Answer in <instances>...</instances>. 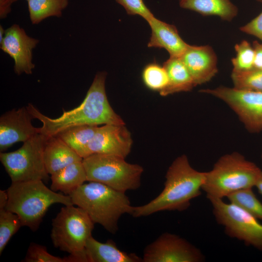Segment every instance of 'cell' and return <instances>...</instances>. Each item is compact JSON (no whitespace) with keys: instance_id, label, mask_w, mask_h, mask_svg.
<instances>
[{"instance_id":"30","label":"cell","mask_w":262,"mask_h":262,"mask_svg":"<svg viewBox=\"0 0 262 262\" xmlns=\"http://www.w3.org/2000/svg\"><path fill=\"white\" fill-rule=\"evenodd\" d=\"M130 15H139L146 21L154 16L144 0H115Z\"/></svg>"},{"instance_id":"28","label":"cell","mask_w":262,"mask_h":262,"mask_svg":"<svg viewBox=\"0 0 262 262\" xmlns=\"http://www.w3.org/2000/svg\"><path fill=\"white\" fill-rule=\"evenodd\" d=\"M231 78L236 88L262 92V69L232 71Z\"/></svg>"},{"instance_id":"5","label":"cell","mask_w":262,"mask_h":262,"mask_svg":"<svg viewBox=\"0 0 262 262\" xmlns=\"http://www.w3.org/2000/svg\"><path fill=\"white\" fill-rule=\"evenodd\" d=\"M262 170L240 153L234 152L221 156L212 170L205 172L202 190L207 197L223 199L245 189H252Z\"/></svg>"},{"instance_id":"22","label":"cell","mask_w":262,"mask_h":262,"mask_svg":"<svg viewBox=\"0 0 262 262\" xmlns=\"http://www.w3.org/2000/svg\"><path fill=\"white\" fill-rule=\"evenodd\" d=\"M98 126L83 125L67 128L57 136L82 159L89 156L88 146Z\"/></svg>"},{"instance_id":"9","label":"cell","mask_w":262,"mask_h":262,"mask_svg":"<svg viewBox=\"0 0 262 262\" xmlns=\"http://www.w3.org/2000/svg\"><path fill=\"white\" fill-rule=\"evenodd\" d=\"M207 198L212 205L216 221L224 227L228 236L262 251V224L258 219L239 206L225 202L223 199Z\"/></svg>"},{"instance_id":"12","label":"cell","mask_w":262,"mask_h":262,"mask_svg":"<svg viewBox=\"0 0 262 262\" xmlns=\"http://www.w3.org/2000/svg\"><path fill=\"white\" fill-rule=\"evenodd\" d=\"M39 40L28 35L17 24H13L5 30L0 49L14 61V71L17 75L31 74L35 67L33 63V51Z\"/></svg>"},{"instance_id":"11","label":"cell","mask_w":262,"mask_h":262,"mask_svg":"<svg viewBox=\"0 0 262 262\" xmlns=\"http://www.w3.org/2000/svg\"><path fill=\"white\" fill-rule=\"evenodd\" d=\"M143 262H201V250L184 238L164 232L144 249Z\"/></svg>"},{"instance_id":"32","label":"cell","mask_w":262,"mask_h":262,"mask_svg":"<svg viewBox=\"0 0 262 262\" xmlns=\"http://www.w3.org/2000/svg\"><path fill=\"white\" fill-rule=\"evenodd\" d=\"M252 46L254 51L253 69H262V43L257 41L253 42Z\"/></svg>"},{"instance_id":"4","label":"cell","mask_w":262,"mask_h":262,"mask_svg":"<svg viewBox=\"0 0 262 262\" xmlns=\"http://www.w3.org/2000/svg\"><path fill=\"white\" fill-rule=\"evenodd\" d=\"M6 190L8 198L5 209L16 214L22 226L33 231L38 229L52 205H73L69 196L49 188L42 180L12 182Z\"/></svg>"},{"instance_id":"26","label":"cell","mask_w":262,"mask_h":262,"mask_svg":"<svg viewBox=\"0 0 262 262\" xmlns=\"http://www.w3.org/2000/svg\"><path fill=\"white\" fill-rule=\"evenodd\" d=\"M142 77L143 82L149 89L160 92L167 86L168 79L163 66L156 63L147 64L144 68Z\"/></svg>"},{"instance_id":"19","label":"cell","mask_w":262,"mask_h":262,"mask_svg":"<svg viewBox=\"0 0 262 262\" xmlns=\"http://www.w3.org/2000/svg\"><path fill=\"white\" fill-rule=\"evenodd\" d=\"M168 82L167 86L159 92L162 96L180 92L191 91L196 86L187 67L180 57H170L163 64Z\"/></svg>"},{"instance_id":"34","label":"cell","mask_w":262,"mask_h":262,"mask_svg":"<svg viewBox=\"0 0 262 262\" xmlns=\"http://www.w3.org/2000/svg\"><path fill=\"white\" fill-rule=\"evenodd\" d=\"M7 190H0V209L5 208L8 201Z\"/></svg>"},{"instance_id":"39","label":"cell","mask_w":262,"mask_h":262,"mask_svg":"<svg viewBox=\"0 0 262 262\" xmlns=\"http://www.w3.org/2000/svg\"><path fill=\"white\" fill-rule=\"evenodd\" d=\"M27 0V1H29V0Z\"/></svg>"},{"instance_id":"18","label":"cell","mask_w":262,"mask_h":262,"mask_svg":"<svg viewBox=\"0 0 262 262\" xmlns=\"http://www.w3.org/2000/svg\"><path fill=\"white\" fill-rule=\"evenodd\" d=\"M83 159L57 136L48 137L44 149L47 172L52 175L66 166Z\"/></svg>"},{"instance_id":"14","label":"cell","mask_w":262,"mask_h":262,"mask_svg":"<svg viewBox=\"0 0 262 262\" xmlns=\"http://www.w3.org/2000/svg\"><path fill=\"white\" fill-rule=\"evenodd\" d=\"M34 119L27 107L13 109L0 117V151L3 152L13 144L24 142L39 133L32 120Z\"/></svg>"},{"instance_id":"17","label":"cell","mask_w":262,"mask_h":262,"mask_svg":"<svg viewBox=\"0 0 262 262\" xmlns=\"http://www.w3.org/2000/svg\"><path fill=\"white\" fill-rule=\"evenodd\" d=\"M85 252L87 262H141L142 259L134 253L119 249L112 240L101 243L92 235L88 239Z\"/></svg>"},{"instance_id":"25","label":"cell","mask_w":262,"mask_h":262,"mask_svg":"<svg viewBox=\"0 0 262 262\" xmlns=\"http://www.w3.org/2000/svg\"><path fill=\"white\" fill-rule=\"evenodd\" d=\"M23 226L19 216L5 208L0 209V254L12 237Z\"/></svg>"},{"instance_id":"29","label":"cell","mask_w":262,"mask_h":262,"mask_svg":"<svg viewBox=\"0 0 262 262\" xmlns=\"http://www.w3.org/2000/svg\"><path fill=\"white\" fill-rule=\"evenodd\" d=\"M25 262H66L65 258H62L50 254L45 246L31 243L24 259Z\"/></svg>"},{"instance_id":"10","label":"cell","mask_w":262,"mask_h":262,"mask_svg":"<svg viewBox=\"0 0 262 262\" xmlns=\"http://www.w3.org/2000/svg\"><path fill=\"white\" fill-rule=\"evenodd\" d=\"M226 103L251 132L262 131V92L220 86L201 90Z\"/></svg>"},{"instance_id":"15","label":"cell","mask_w":262,"mask_h":262,"mask_svg":"<svg viewBox=\"0 0 262 262\" xmlns=\"http://www.w3.org/2000/svg\"><path fill=\"white\" fill-rule=\"evenodd\" d=\"M180 58L196 86L209 82L218 72L217 57L209 45H189Z\"/></svg>"},{"instance_id":"7","label":"cell","mask_w":262,"mask_h":262,"mask_svg":"<svg viewBox=\"0 0 262 262\" xmlns=\"http://www.w3.org/2000/svg\"><path fill=\"white\" fill-rule=\"evenodd\" d=\"M82 163L87 181L99 182L123 192L137 190L141 185L143 167L129 163L122 157L93 154L83 159Z\"/></svg>"},{"instance_id":"16","label":"cell","mask_w":262,"mask_h":262,"mask_svg":"<svg viewBox=\"0 0 262 262\" xmlns=\"http://www.w3.org/2000/svg\"><path fill=\"white\" fill-rule=\"evenodd\" d=\"M147 21L151 30L147 47L164 49L170 57H180L189 44L181 38L176 27L159 20L154 16Z\"/></svg>"},{"instance_id":"38","label":"cell","mask_w":262,"mask_h":262,"mask_svg":"<svg viewBox=\"0 0 262 262\" xmlns=\"http://www.w3.org/2000/svg\"><path fill=\"white\" fill-rule=\"evenodd\" d=\"M261 157H262V155H261Z\"/></svg>"},{"instance_id":"1","label":"cell","mask_w":262,"mask_h":262,"mask_svg":"<svg viewBox=\"0 0 262 262\" xmlns=\"http://www.w3.org/2000/svg\"><path fill=\"white\" fill-rule=\"evenodd\" d=\"M107 73L98 72L81 104L69 111L63 110L58 117L51 118L41 113L32 104L27 108L33 117L42 123L39 133L46 137L55 136L69 127L83 125L124 124L123 120L113 109L105 91Z\"/></svg>"},{"instance_id":"23","label":"cell","mask_w":262,"mask_h":262,"mask_svg":"<svg viewBox=\"0 0 262 262\" xmlns=\"http://www.w3.org/2000/svg\"><path fill=\"white\" fill-rule=\"evenodd\" d=\"M68 3L69 0H30L28 6L31 21L37 24L51 16L60 17Z\"/></svg>"},{"instance_id":"27","label":"cell","mask_w":262,"mask_h":262,"mask_svg":"<svg viewBox=\"0 0 262 262\" xmlns=\"http://www.w3.org/2000/svg\"><path fill=\"white\" fill-rule=\"evenodd\" d=\"M236 55L231 61L234 72H243L254 68V51L250 43L244 40L235 45Z\"/></svg>"},{"instance_id":"20","label":"cell","mask_w":262,"mask_h":262,"mask_svg":"<svg viewBox=\"0 0 262 262\" xmlns=\"http://www.w3.org/2000/svg\"><path fill=\"white\" fill-rule=\"evenodd\" d=\"M50 189L69 195L87 180L82 161L73 163L51 175Z\"/></svg>"},{"instance_id":"13","label":"cell","mask_w":262,"mask_h":262,"mask_svg":"<svg viewBox=\"0 0 262 262\" xmlns=\"http://www.w3.org/2000/svg\"><path fill=\"white\" fill-rule=\"evenodd\" d=\"M125 124H105L98 127L88 146L89 156L93 154L115 155L125 158L132 144Z\"/></svg>"},{"instance_id":"33","label":"cell","mask_w":262,"mask_h":262,"mask_svg":"<svg viewBox=\"0 0 262 262\" xmlns=\"http://www.w3.org/2000/svg\"><path fill=\"white\" fill-rule=\"evenodd\" d=\"M17 0H0V18L3 19L7 17L11 12V6L13 3Z\"/></svg>"},{"instance_id":"31","label":"cell","mask_w":262,"mask_h":262,"mask_svg":"<svg viewBox=\"0 0 262 262\" xmlns=\"http://www.w3.org/2000/svg\"><path fill=\"white\" fill-rule=\"evenodd\" d=\"M240 30L254 36L262 41V11L250 22L240 27Z\"/></svg>"},{"instance_id":"2","label":"cell","mask_w":262,"mask_h":262,"mask_svg":"<svg viewBox=\"0 0 262 262\" xmlns=\"http://www.w3.org/2000/svg\"><path fill=\"white\" fill-rule=\"evenodd\" d=\"M205 179V172L195 169L187 157L182 155L169 167L162 192L147 203L134 206L131 215L140 217L160 211L186 210L191 201L201 195Z\"/></svg>"},{"instance_id":"3","label":"cell","mask_w":262,"mask_h":262,"mask_svg":"<svg viewBox=\"0 0 262 262\" xmlns=\"http://www.w3.org/2000/svg\"><path fill=\"white\" fill-rule=\"evenodd\" d=\"M69 196L73 205L82 209L95 224L112 234L118 230L120 217L125 213L131 215L133 211L125 192L98 182H85Z\"/></svg>"},{"instance_id":"8","label":"cell","mask_w":262,"mask_h":262,"mask_svg":"<svg viewBox=\"0 0 262 262\" xmlns=\"http://www.w3.org/2000/svg\"><path fill=\"white\" fill-rule=\"evenodd\" d=\"M47 138L38 133L23 142L18 149L0 152V162L12 182L48 180L49 174L44 160Z\"/></svg>"},{"instance_id":"24","label":"cell","mask_w":262,"mask_h":262,"mask_svg":"<svg viewBox=\"0 0 262 262\" xmlns=\"http://www.w3.org/2000/svg\"><path fill=\"white\" fill-rule=\"evenodd\" d=\"M226 197L229 202L242 208L258 220H262V203L257 198L252 189L234 192Z\"/></svg>"},{"instance_id":"21","label":"cell","mask_w":262,"mask_h":262,"mask_svg":"<svg viewBox=\"0 0 262 262\" xmlns=\"http://www.w3.org/2000/svg\"><path fill=\"white\" fill-rule=\"evenodd\" d=\"M180 6L203 16H215L230 21L238 14L237 7L230 0H180Z\"/></svg>"},{"instance_id":"35","label":"cell","mask_w":262,"mask_h":262,"mask_svg":"<svg viewBox=\"0 0 262 262\" xmlns=\"http://www.w3.org/2000/svg\"><path fill=\"white\" fill-rule=\"evenodd\" d=\"M255 187H256L259 193L262 195V170L256 181Z\"/></svg>"},{"instance_id":"6","label":"cell","mask_w":262,"mask_h":262,"mask_svg":"<svg viewBox=\"0 0 262 262\" xmlns=\"http://www.w3.org/2000/svg\"><path fill=\"white\" fill-rule=\"evenodd\" d=\"M62 207L52 219L50 237L53 246L69 254L66 262H87L85 247L95 223L82 208Z\"/></svg>"},{"instance_id":"37","label":"cell","mask_w":262,"mask_h":262,"mask_svg":"<svg viewBox=\"0 0 262 262\" xmlns=\"http://www.w3.org/2000/svg\"><path fill=\"white\" fill-rule=\"evenodd\" d=\"M256 0L262 3V0Z\"/></svg>"},{"instance_id":"36","label":"cell","mask_w":262,"mask_h":262,"mask_svg":"<svg viewBox=\"0 0 262 262\" xmlns=\"http://www.w3.org/2000/svg\"><path fill=\"white\" fill-rule=\"evenodd\" d=\"M5 30H4L3 27L0 26V43H1L4 38Z\"/></svg>"}]
</instances>
